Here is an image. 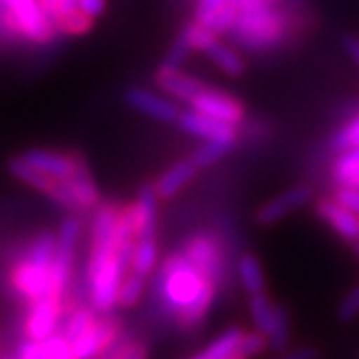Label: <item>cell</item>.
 Listing matches in <instances>:
<instances>
[{
	"instance_id": "6da1fadb",
	"label": "cell",
	"mask_w": 359,
	"mask_h": 359,
	"mask_svg": "<svg viewBox=\"0 0 359 359\" xmlns=\"http://www.w3.org/2000/svg\"><path fill=\"white\" fill-rule=\"evenodd\" d=\"M215 288L217 284L207 280L196 269L183 250L172 252L166 260H161L153 284L155 297L172 314V318L189 308L194 302H198L205 292Z\"/></svg>"
},
{
	"instance_id": "7a4b0ae2",
	"label": "cell",
	"mask_w": 359,
	"mask_h": 359,
	"mask_svg": "<svg viewBox=\"0 0 359 359\" xmlns=\"http://www.w3.org/2000/svg\"><path fill=\"white\" fill-rule=\"evenodd\" d=\"M239 18L228 30L241 48L252 52H267L284 46L290 35V18L276 3L239 5Z\"/></svg>"
},
{
	"instance_id": "3957f363",
	"label": "cell",
	"mask_w": 359,
	"mask_h": 359,
	"mask_svg": "<svg viewBox=\"0 0 359 359\" xmlns=\"http://www.w3.org/2000/svg\"><path fill=\"white\" fill-rule=\"evenodd\" d=\"M0 37L48 46L60 35L43 11L41 0H0Z\"/></svg>"
},
{
	"instance_id": "277c9868",
	"label": "cell",
	"mask_w": 359,
	"mask_h": 359,
	"mask_svg": "<svg viewBox=\"0 0 359 359\" xmlns=\"http://www.w3.org/2000/svg\"><path fill=\"white\" fill-rule=\"evenodd\" d=\"M80 235H82L80 217L78 215L65 217L60 228H58V235H56V254H54V260L50 265V290H48V295L65 297V290H67L72 269H74Z\"/></svg>"
},
{
	"instance_id": "5b68a950",
	"label": "cell",
	"mask_w": 359,
	"mask_h": 359,
	"mask_svg": "<svg viewBox=\"0 0 359 359\" xmlns=\"http://www.w3.org/2000/svg\"><path fill=\"white\" fill-rule=\"evenodd\" d=\"M22 157L32 168H37L39 172L58 181H67L80 170L88 168L84 155H80L78 151L62 153V151H52V149H30L22 153Z\"/></svg>"
},
{
	"instance_id": "8992f818",
	"label": "cell",
	"mask_w": 359,
	"mask_h": 359,
	"mask_svg": "<svg viewBox=\"0 0 359 359\" xmlns=\"http://www.w3.org/2000/svg\"><path fill=\"white\" fill-rule=\"evenodd\" d=\"M183 252L207 280L219 284V280L224 278V256L215 237L207 233H196L185 241Z\"/></svg>"
},
{
	"instance_id": "52a82bcc",
	"label": "cell",
	"mask_w": 359,
	"mask_h": 359,
	"mask_svg": "<svg viewBox=\"0 0 359 359\" xmlns=\"http://www.w3.org/2000/svg\"><path fill=\"white\" fill-rule=\"evenodd\" d=\"M177 125L183 132L203 138V140H213V142H224V144H237V125H231L226 121H219L215 116L203 114L198 110H181Z\"/></svg>"
},
{
	"instance_id": "ba28073f",
	"label": "cell",
	"mask_w": 359,
	"mask_h": 359,
	"mask_svg": "<svg viewBox=\"0 0 359 359\" xmlns=\"http://www.w3.org/2000/svg\"><path fill=\"white\" fill-rule=\"evenodd\" d=\"M123 336L121 320L112 314H102L95 320L93 327H88L74 344L78 359H97L110 344H114Z\"/></svg>"
},
{
	"instance_id": "9c48e42d",
	"label": "cell",
	"mask_w": 359,
	"mask_h": 359,
	"mask_svg": "<svg viewBox=\"0 0 359 359\" xmlns=\"http://www.w3.org/2000/svg\"><path fill=\"white\" fill-rule=\"evenodd\" d=\"M62 310H65L62 297L43 295L41 299L32 302L26 314V323H24L26 338L43 342L52 334H56V325L60 320Z\"/></svg>"
},
{
	"instance_id": "30bf717a",
	"label": "cell",
	"mask_w": 359,
	"mask_h": 359,
	"mask_svg": "<svg viewBox=\"0 0 359 359\" xmlns=\"http://www.w3.org/2000/svg\"><path fill=\"white\" fill-rule=\"evenodd\" d=\"M189 106L203 114L215 116V118L226 121L231 125H239L245 118V104L239 100V97L226 93V90H219L211 84L196 97Z\"/></svg>"
},
{
	"instance_id": "8fae6325",
	"label": "cell",
	"mask_w": 359,
	"mask_h": 359,
	"mask_svg": "<svg viewBox=\"0 0 359 359\" xmlns=\"http://www.w3.org/2000/svg\"><path fill=\"white\" fill-rule=\"evenodd\" d=\"M125 102L136 112L151 116L155 121H161V123H177L181 114V108L177 106V102L168 100V97H161L144 86H129L125 90Z\"/></svg>"
},
{
	"instance_id": "7c38bea8",
	"label": "cell",
	"mask_w": 359,
	"mask_h": 359,
	"mask_svg": "<svg viewBox=\"0 0 359 359\" xmlns=\"http://www.w3.org/2000/svg\"><path fill=\"white\" fill-rule=\"evenodd\" d=\"M312 198V189L308 185H295L282 194H278L276 198L267 201L263 207L256 211V222L260 226H273L286 215L299 211L304 205H308Z\"/></svg>"
},
{
	"instance_id": "4fadbf2b",
	"label": "cell",
	"mask_w": 359,
	"mask_h": 359,
	"mask_svg": "<svg viewBox=\"0 0 359 359\" xmlns=\"http://www.w3.org/2000/svg\"><path fill=\"white\" fill-rule=\"evenodd\" d=\"M11 284L20 297L28 304L41 299L50 290V269L30 263L28 258H22L11 269Z\"/></svg>"
},
{
	"instance_id": "5bb4252c",
	"label": "cell",
	"mask_w": 359,
	"mask_h": 359,
	"mask_svg": "<svg viewBox=\"0 0 359 359\" xmlns=\"http://www.w3.org/2000/svg\"><path fill=\"white\" fill-rule=\"evenodd\" d=\"M155 84L164 90L175 102L191 104L209 84L194 78L189 74H183L181 69H159L155 72Z\"/></svg>"
},
{
	"instance_id": "9a60e30c",
	"label": "cell",
	"mask_w": 359,
	"mask_h": 359,
	"mask_svg": "<svg viewBox=\"0 0 359 359\" xmlns=\"http://www.w3.org/2000/svg\"><path fill=\"white\" fill-rule=\"evenodd\" d=\"M316 215L327 224L336 235H340L344 241L359 237V215L342 207L334 198H323L314 207Z\"/></svg>"
},
{
	"instance_id": "2e32d148",
	"label": "cell",
	"mask_w": 359,
	"mask_h": 359,
	"mask_svg": "<svg viewBox=\"0 0 359 359\" xmlns=\"http://www.w3.org/2000/svg\"><path fill=\"white\" fill-rule=\"evenodd\" d=\"M157 205L159 196L155 183H144L134 201L136 207V239H151L157 231Z\"/></svg>"
},
{
	"instance_id": "e0dca14e",
	"label": "cell",
	"mask_w": 359,
	"mask_h": 359,
	"mask_svg": "<svg viewBox=\"0 0 359 359\" xmlns=\"http://www.w3.org/2000/svg\"><path fill=\"white\" fill-rule=\"evenodd\" d=\"M201 168L194 164L191 157L187 159H181L177 164H172L164 175H161L157 181H155V189H157V196L159 201H168V198H175V196L196 177Z\"/></svg>"
},
{
	"instance_id": "ac0fdd59",
	"label": "cell",
	"mask_w": 359,
	"mask_h": 359,
	"mask_svg": "<svg viewBox=\"0 0 359 359\" xmlns=\"http://www.w3.org/2000/svg\"><path fill=\"white\" fill-rule=\"evenodd\" d=\"M205 54L217 65V67L226 74V76H231V78H241L245 74V60L243 56L233 48V46H228L219 39H215L207 50Z\"/></svg>"
},
{
	"instance_id": "d6986e66",
	"label": "cell",
	"mask_w": 359,
	"mask_h": 359,
	"mask_svg": "<svg viewBox=\"0 0 359 359\" xmlns=\"http://www.w3.org/2000/svg\"><path fill=\"white\" fill-rule=\"evenodd\" d=\"M241 338H243V332L239 327H231L222 336H217L205 351L196 353L189 359H233L235 355H239Z\"/></svg>"
},
{
	"instance_id": "ffe728a7",
	"label": "cell",
	"mask_w": 359,
	"mask_h": 359,
	"mask_svg": "<svg viewBox=\"0 0 359 359\" xmlns=\"http://www.w3.org/2000/svg\"><path fill=\"white\" fill-rule=\"evenodd\" d=\"M237 271H239L241 286L245 288L248 295H260V292H265V273L256 256L243 254L237 263Z\"/></svg>"
},
{
	"instance_id": "44dd1931",
	"label": "cell",
	"mask_w": 359,
	"mask_h": 359,
	"mask_svg": "<svg viewBox=\"0 0 359 359\" xmlns=\"http://www.w3.org/2000/svg\"><path fill=\"white\" fill-rule=\"evenodd\" d=\"M219 35L207 24L198 22V20H191L187 22L181 32H179V39L191 50V52H205Z\"/></svg>"
},
{
	"instance_id": "7402d4cb",
	"label": "cell",
	"mask_w": 359,
	"mask_h": 359,
	"mask_svg": "<svg viewBox=\"0 0 359 359\" xmlns=\"http://www.w3.org/2000/svg\"><path fill=\"white\" fill-rule=\"evenodd\" d=\"M95 320H97V310L95 308H88V306L74 308L67 314V318H65V325H62L60 334L67 338V340L76 342L88 327H93Z\"/></svg>"
},
{
	"instance_id": "603a6c76",
	"label": "cell",
	"mask_w": 359,
	"mask_h": 359,
	"mask_svg": "<svg viewBox=\"0 0 359 359\" xmlns=\"http://www.w3.org/2000/svg\"><path fill=\"white\" fill-rule=\"evenodd\" d=\"M54 254H56V235L50 231H41L35 239H32L26 258L30 260V263L50 269Z\"/></svg>"
},
{
	"instance_id": "cb8c5ba5",
	"label": "cell",
	"mask_w": 359,
	"mask_h": 359,
	"mask_svg": "<svg viewBox=\"0 0 359 359\" xmlns=\"http://www.w3.org/2000/svg\"><path fill=\"white\" fill-rule=\"evenodd\" d=\"M147 280L149 278H144V276H140V273L129 269L125 273L123 282H121V288H118V308H125V310L134 308L142 299V295H144Z\"/></svg>"
},
{
	"instance_id": "d4e9b609",
	"label": "cell",
	"mask_w": 359,
	"mask_h": 359,
	"mask_svg": "<svg viewBox=\"0 0 359 359\" xmlns=\"http://www.w3.org/2000/svg\"><path fill=\"white\" fill-rule=\"evenodd\" d=\"M157 267V241L155 237L151 239H138L134 258H132V271L149 278Z\"/></svg>"
},
{
	"instance_id": "484cf974",
	"label": "cell",
	"mask_w": 359,
	"mask_h": 359,
	"mask_svg": "<svg viewBox=\"0 0 359 359\" xmlns=\"http://www.w3.org/2000/svg\"><path fill=\"white\" fill-rule=\"evenodd\" d=\"M265 338L269 340V346L276 351H282L288 344V340H290V318H288V312L284 306L276 304L273 318H271V325H269Z\"/></svg>"
},
{
	"instance_id": "4316f807",
	"label": "cell",
	"mask_w": 359,
	"mask_h": 359,
	"mask_svg": "<svg viewBox=\"0 0 359 359\" xmlns=\"http://www.w3.org/2000/svg\"><path fill=\"white\" fill-rule=\"evenodd\" d=\"M357 175H359V147L348 149V151H340L338 157L334 159V164H332L334 181L338 185H346Z\"/></svg>"
},
{
	"instance_id": "83f0119b",
	"label": "cell",
	"mask_w": 359,
	"mask_h": 359,
	"mask_svg": "<svg viewBox=\"0 0 359 359\" xmlns=\"http://www.w3.org/2000/svg\"><path fill=\"white\" fill-rule=\"evenodd\" d=\"M330 147L334 151H348V149H357L359 147V110L346 118L336 132L330 138Z\"/></svg>"
},
{
	"instance_id": "f1b7e54d",
	"label": "cell",
	"mask_w": 359,
	"mask_h": 359,
	"mask_svg": "<svg viewBox=\"0 0 359 359\" xmlns=\"http://www.w3.org/2000/svg\"><path fill=\"white\" fill-rule=\"evenodd\" d=\"M233 144H224V142H213V140H207L205 144H201L198 149H196L189 157L191 161L198 168H209L213 164H217V161L226 155L231 153Z\"/></svg>"
},
{
	"instance_id": "f546056e",
	"label": "cell",
	"mask_w": 359,
	"mask_h": 359,
	"mask_svg": "<svg viewBox=\"0 0 359 359\" xmlns=\"http://www.w3.org/2000/svg\"><path fill=\"white\" fill-rule=\"evenodd\" d=\"M95 26V20L86 15L84 11H76L67 18H62L58 24V35L60 37H82L86 32H90Z\"/></svg>"
},
{
	"instance_id": "4dcf8cb0",
	"label": "cell",
	"mask_w": 359,
	"mask_h": 359,
	"mask_svg": "<svg viewBox=\"0 0 359 359\" xmlns=\"http://www.w3.org/2000/svg\"><path fill=\"white\" fill-rule=\"evenodd\" d=\"M43 346H46L48 359H78L72 340H67L60 332L52 334L48 340H43Z\"/></svg>"
},
{
	"instance_id": "1f68e13d",
	"label": "cell",
	"mask_w": 359,
	"mask_h": 359,
	"mask_svg": "<svg viewBox=\"0 0 359 359\" xmlns=\"http://www.w3.org/2000/svg\"><path fill=\"white\" fill-rule=\"evenodd\" d=\"M267 348H269V340L265 338V334H260L256 330V332L243 334L241 344H239V355H243L245 359H250V357L260 355V353L267 351Z\"/></svg>"
},
{
	"instance_id": "d6a6232c",
	"label": "cell",
	"mask_w": 359,
	"mask_h": 359,
	"mask_svg": "<svg viewBox=\"0 0 359 359\" xmlns=\"http://www.w3.org/2000/svg\"><path fill=\"white\" fill-rule=\"evenodd\" d=\"M189 52H191V50L177 37L175 43L170 46V50L166 52L164 60H161L159 69H181V65L185 62V58L189 56Z\"/></svg>"
},
{
	"instance_id": "836d02e7",
	"label": "cell",
	"mask_w": 359,
	"mask_h": 359,
	"mask_svg": "<svg viewBox=\"0 0 359 359\" xmlns=\"http://www.w3.org/2000/svg\"><path fill=\"white\" fill-rule=\"evenodd\" d=\"M231 0H198L194 9V20H198L203 24H211V20L219 13V9H224Z\"/></svg>"
},
{
	"instance_id": "e575fe53",
	"label": "cell",
	"mask_w": 359,
	"mask_h": 359,
	"mask_svg": "<svg viewBox=\"0 0 359 359\" xmlns=\"http://www.w3.org/2000/svg\"><path fill=\"white\" fill-rule=\"evenodd\" d=\"M359 316V286H353L338 306V318L348 323Z\"/></svg>"
},
{
	"instance_id": "d590c367",
	"label": "cell",
	"mask_w": 359,
	"mask_h": 359,
	"mask_svg": "<svg viewBox=\"0 0 359 359\" xmlns=\"http://www.w3.org/2000/svg\"><path fill=\"white\" fill-rule=\"evenodd\" d=\"M332 198L338 201L348 211L359 215V187H355V185H338Z\"/></svg>"
},
{
	"instance_id": "8d00e7d4",
	"label": "cell",
	"mask_w": 359,
	"mask_h": 359,
	"mask_svg": "<svg viewBox=\"0 0 359 359\" xmlns=\"http://www.w3.org/2000/svg\"><path fill=\"white\" fill-rule=\"evenodd\" d=\"M18 359H48V353H46L43 342L26 338L18 346Z\"/></svg>"
},
{
	"instance_id": "74e56055",
	"label": "cell",
	"mask_w": 359,
	"mask_h": 359,
	"mask_svg": "<svg viewBox=\"0 0 359 359\" xmlns=\"http://www.w3.org/2000/svg\"><path fill=\"white\" fill-rule=\"evenodd\" d=\"M132 344H134L132 340H127L125 336H121L114 344H110L97 359H123L127 355V351L132 348Z\"/></svg>"
},
{
	"instance_id": "f35d334b",
	"label": "cell",
	"mask_w": 359,
	"mask_h": 359,
	"mask_svg": "<svg viewBox=\"0 0 359 359\" xmlns=\"http://www.w3.org/2000/svg\"><path fill=\"white\" fill-rule=\"evenodd\" d=\"M106 7H108V0H80V11H84L93 20L104 15Z\"/></svg>"
},
{
	"instance_id": "ab89813d",
	"label": "cell",
	"mask_w": 359,
	"mask_h": 359,
	"mask_svg": "<svg viewBox=\"0 0 359 359\" xmlns=\"http://www.w3.org/2000/svg\"><path fill=\"white\" fill-rule=\"evenodd\" d=\"M280 359H318V348H314V346H302V348H295V351L282 355Z\"/></svg>"
},
{
	"instance_id": "60d3db41",
	"label": "cell",
	"mask_w": 359,
	"mask_h": 359,
	"mask_svg": "<svg viewBox=\"0 0 359 359\" xmlns=\"http://www.w3.org/2000/svg\"><path fill=\"white\" fill-rule=\"evenodd\" d=\"M344 50L353 58V62L359 67V37L357 35H346L344 37Z\"/></svg>"
},
{
	"instance_id": "b9f144b4",
	"label": "cell",
	"mask_w": 359,
	"mask_h": 359,
	"mask_svg": "<svg viewBox=\"0 0 359 359\" xmlns=\"http://www.w3.org/2000/svg\"><path fill=\"white\" fill-rule=\"evenodd\" d=\"M123 359H149V346L144 342H134Z\"/></svg>"
},
{
	"instance_id": "7bdbcfd3",
	"label": "cell",
	"mask_w": 359,
	"mask_h": 359,
	"mask_svg": "<svg viewBox=\"0 0 359 359\" xmlns=\"http://www.w3.org/2000/svg\"><path fill=\"white\" fill-rule=\"evenodd\" d=\"M58 3H60V0H41L43 11L48 13L50 22H52V18H54V13H56V7H58Z\"/></svg>"
},
{
	"instance_id": "ee69618b",
	"label": "cell",
	"mask_w": 359,
	"mask_h": 359,
	"mask_svg": "<svg viewBox=\"0 0 359 359\" xmlns=\"http://www.w3.org/2000/svg\"><path fill=\"white\" fill-rule=\"evenodd\" d=\"M348 243V250L357 256V260H359V237L357 239H351V241H346Z\"/></svg>"
},
{
	"instance_id": "f6af8a7d",
	"label": "cell",
	"mask_w": 359,
	"mask_h": 359,
	"mask_svg": "<svg viewBox=\"0 0 359 359\" xmlns=\"http://www.w3.org/2000/svg\"><path fill=\"white\" fill-rule=\"evenodd\" d=\"M346 185H355V187H359V175H357L355 179H351V181H348Z\"/></svg>"
},
{
	"instance_id": "bcb514c9",
	"label": "cell",
	"mask_w": 359,
	"mask_h": 359,
	"mask_svg": "<svg viewBox=\"0 0 359 359\" xmlns=\"http://www.w3.org/2000/svg\"><path fill=\"white\" fill-rule=\"evenodd\" d=\"M233 359H245V357H243V355H235Z\"/></svg>"
}]
</instances>
